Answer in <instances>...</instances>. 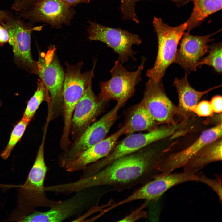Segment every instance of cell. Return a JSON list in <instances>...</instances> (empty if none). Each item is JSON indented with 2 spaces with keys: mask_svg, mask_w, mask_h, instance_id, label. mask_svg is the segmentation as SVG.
Returning <instances> with one entry per match:
<instances>
[{
  "mask_svg": "<svg viewBox=\"0 0 222 222\" xmlns=\"http://www.w3.org/2000/svg\"><path fill=\"white\" fill-rule=\"evenodd\" d=\"M147 146L117 159L89 176L65 183V191L70 194L103 186L118 187L139 183L144 179H153L159 174L156 165L161 156Z\"/></svg>",
  "mask_w": 222,
  "mask_h": 222,
  "instance_id": "6da1fadb",
  "label": "cell"
},
{
  "mask_svg": "<svg viewBox=\"0 0 222 222\" xmlns=\"http://www.w3.org/2000/svg\"><path fill=\"white\" fill-rule=\"evenodd\" d=\"M46 134L44 132L34 164L25 183L18 190L17 207L12 215V220H19L35 211L36 208H51L61 201L52 200L46 193L45 180L48 171L44 157Z\"/></svg>",
  "mask_w": 222,
  "mask_h": 222,
  "instance_id": "7a4b0ae2",
  "label": "cell"
},
{
  "mask_svg": "<svg viewBox=\"0 0 222 222\" xmlns=\"http://www.w3.org/2000/svg\"><path fill=\"white\" fill-rule=\"evenodd\" d=\"M153 25L157 35L158 49L153 66L148 69L146 75L149 78L162 80L169 66L174 62L178 45L187 30L186 22L172 27L164 23L160 18L154 16Z\"/></svg>",
  "mask_w": 222,
  "mask_h": 222,
  "instance_id": "3957f363",
  "label": "cell"
},
{
  "mask_svg": "<svg viewBox=\"0 0 222 222\" xmlns=\"http://www.w3.org/2000/svg\"><path fill=\"white\" fill-rule=\"evenodd\" d=\"M141 59L137 69L132 72L128 71L118 60L115 61L110 71L111 78L100 82L98 97L105 102L114 100L123 105L133 95L136 86L142 80L141 75L146 59L144 57Z\"/></svg>",
  "mask_w": 222,
  "mask_h": 222,
  "instance_id": "277c9868",
  "label": "cell"
},
{
  "mask_svg": "<svg viewBox=\"0 0 222 222\" xmlns=\"http://www.w3.org/2000/svg\"><path fill=\"white\" fill-rule=\"evenodd\" d=\"M63 89L64 125L63 135L68 136L70 131L71 120L75 108L86 90L92 84L94 78L96 63L94 62L92 69L81 72L83 65L82 62L72 65L65 62Z\"/></svg>",
  "mask_w": 222,
  "mask_h": 222,
  "instance_id": "5b68a950",
  "label": "cell"
},
{
  "mask_svg": "<svg viewBox=\"0 0 222 222\" xmlns=\"http://www.w3.org/2000/svg\"><path fill=\"white\" fill-rule=\"evenodd\" d=\"M178 128L176 125H171L167 127L155 128L145 133L128 135L115 145L106 157L91 164L89 166V170L92 173H95L119 158L136 152L173 134Z\"/></svg>",
  "mask_w": 222,
  "mask_h": 222,
  "instance_id": "8992f818",
  "label": "cell"
},
{
  "mask_svg": "<svg viewBox=\"0 0 222 222\" xmlns=\"http://www.w3.org/2000/svg\"><path fill=\"white\" fill-rule=\"evenodd\" d=\"M88 27V39L98 41L106 44L118 56V59L122 64L131 58L135 61L132 46L139 45L142 42L139 36L120 28H115L90 21Z\"/></svg>",
  "mask_w": 222,
  "mask_h": 222,
  "instance_id": "52a82bcc",
  "label": "cell"
},
{
  "mask_svg": "<svg viewBox=\"0 0 222 222\" xmlns=\"http://www.w3.org/2000/svg\"><path fill=\"white\" fill-rule=\"evenodd\" d=\"M92 188H88L76 191L72 197L61 200L49 210L41 212L35 211L23 216L18 221L60 222L80 215L93 206Z\"/></svg>",
  "mask_w": 222,
  "mask_h": 222,
  "instance_id": "ba28073f",
  "label": "cell"
},
{
  "mask_svg": "<svg viewBox=\"0 0 222 222\" xmlns=\"http://www.w3.org/2000/svg\"><path fill=\"white\" fill-rule=\"evenodd\" d=\"M56 48L51 45L46 53H40L37 62V74L48 92L53 113L63 104L65 73L56 56Z\"/></svg>",
  "mask_w": 222,
  "mask_h": 222,
  "instance_id": "9c48e42d",
  "label": "cell"
},
{
  "mask_svg": "<svg viewBox=\"0 0 222 222\" xmlns=\"http://www.w3.org/2000/svg\"><path fill=\"white\" fill-rule=\"evenodd\" d=\"M0 24L8 32L9 43L12 47L15 60L31 73L37 74V62L34 60L31 53V37L33 31H39L43 26L33 27L11 16Z\"/></svg>",
  "mask_w": 222,
  "mask_h": 222,
  "instance_id": "30bf717a",
  "label": "cell"
},
{
  "mask_svg": "<svg viewBox=\"0 0 222 222\" xmlns=\"http://www.w3.org/2000/svg\"><path fill=\"white\" fill-rule=\"evenodd\" d=\"M123 105L117 103L109 112L88 126L72 147L60 156L59 166L64 169L68 163L80 153L105 139L116 120L118 111Z\"/></svg>",
  "mask_w": 222,
  "mask_h": 222,
  "instance_id": "8fae6325",
  "label": "cell"
},
{
  "mask_svg": "<svg viewBox=\"0 0 222 222\" xmlns=\"http://www.w3.org/2000/svg\"><path fill=\"white\" fill-rule=\"evenodd\" d=\"M141 101L156 122L176 125L174 116L180 113L178 107L166 95L162 80L149 78L146 84Z\"/></svg>",
  "mask_w": 222,
  "mask_h": 222,
  "instance_id": "7c38bea8",
  "label": "cell"
},
{
  "mask_svg": "<svg viewBox=\"0 0 222 222\" xmlns=\"http://www.w3.org/2000/svg\"><path fill=\"white\" fill-rule=\"evenodd\" d=\"M197 174V173L183 171L167 175L159 174L127 198L117 202V204L119 206L140 199L156 201L165 192L175 185L188 181L198 182Z\"/></svg>",
  "mask_w": 222,
  "mask_h": 222,
  "instance_id": "4fadbf2b",
  "label": "cell"
},
{
  "mask_svg": "<svg viewBox=\"0 0 222 222\" xmlns=\"http://www.w3.org/2000/svg\"><path fill=\"white\" fill-rule=\"evenodd\" d=\"M75 10L59 0H39L30 10L18 14L32 22L46 23L59 29L70 25Z\"/></svg>",
  "mask_w": 222,
  "mask_h": 222,
  "instance_id": "5bb4252c",
  "label": "cell"
},
{
  "mask_svg": "<svg viewBox=\"0 0 222 222\" xmlns=\"http://www.w3.org/2000/svg\"><path fill=\"white\" fill-rule=\"evenodd\" d=\"M222 123L202 133L191 145L182 150L166 156H162L158 162L156 169L161 175H167L183 167L203 148L221 138Z\"/></svg>",
  "mask_w": 222,
  "mask_h": 222,
  "instance_id": "9a60e30c",
  "label": "cell"
},
{
  "mask_svg": "<svg viewBox=\"0 0 222 222\" xmlns=\"http://www.w3.org/2000/svg\"><path fill=\"white\" fill-rule=\"evenodd\" d=\"M220 30L203 36H194L189 31L185 32L180 40L174 62L184 69L187 75L196 71L201 58L208 52V43L214 40L211 37Z\"/></svg>",
  "mask_w": 222,
  "mask_h": 222,
  "instance_id": "2e32d148",
  "label": "cell"
},
{
  "mask_svg": "<svg viewBox=\"0 0 222 222\" xmlns=\"http://www.w3.org/2000/svg\"><path fill=\"white\" fill-rule=\"evenodd\" d=\"M106 102L96 96L90 85L75 108L70 127L72 134H82L100 113Z\"/></svg>",
  "mask_w": 222,
  "mask_h": 222,
  "instance_id": "e0dca14e",
  "label": "cell"
},
{
  "mask_svg": "<svg viewBox=\"0 0 222 222\" xmlns=\"http://www.w3.org/2000/svg\"><path fill=\"white\" fill-rule=\"evenodd\" d=\"M126 126L125 123L110 136L83 151L68 163L64 169L70 172L82 170L88 165L106 157L116 144L119 138L123 135Z\"/></svg>",
  "mask_w": 222,
  "mask_h": 222,
  "instance_id": "ac0fdd59",
  "label": "cell"
},
{
  "mask_svg": "<svg viewBox=\"0 0 222 222\" xmlns=\"http://www.w3.org/2000/svg\"><path fill=\"white\" fill-rule=\"evenodd\" d=\"M187 75L186 73L185 76L180 79L175 78L173 83L178 95L179 102L177 107L180 114L185 116L191 112V108L197 104L204 95L221 86H215L203 92L198 91L190 85Z\"/></svg>",
  "mask_w": 222,
  "mask_h": 222,
  "instance_id": "d6986e66",
  "label": "cell"
},
{
  "mask_svg": "<svg viewBox=\"0 0 222 222\" xmlns=\"http://www.w3.org/2000/svg\"><path fill=\"white\" fill-rule=\"evenodd\" d=\"M222 160L221 138L206 145L183 167V172L196 173L209 164Z\"/></svg>",
  "mask_w": 222,
  "mask_h": 222,
  "instance_id": "ffe728a7",
  "label": "cell"
},
{
  "mask_svg": "<svg viewBox=\"0 0 222 222\" xmlns=\"http://www.w3.org/2000/svg\"><path fill=\"white\" fill-rule=\"evenodd\" d=\"M156 122L141 101L131 109L125 123L127 126L123 134L129 135L135 132L150 131L154 128Z\"/></svg>",
  "mask_w": 222,
  "mask_h": 222,
  "instance_id": "44dd1931",
  "label": "cell"
},
{
  "mask_svg": "<svg viewBox=\"0 0 222 222\" xmlns=\"http://www.w3.org/2000/svg\"><path fill=\"white\" fill-rule=\"evenodd\" d=\"M193 3L191 15L186 21L187 31L197 27L207 17L222 9V0H187Z\"/></svg>",
  "mask_w": 222,
  "mask_h": 222,
  "instance_id": "7402d4cb",
  "label": "cell"
},
{
  "mask_svg": "<svg viewBox=\"0 0 222 222\" xmlns=\"http://www.w3.org/2000/svg\"><path fill=\"white\" fill-rule=\"evenodd\" d=\"M43 101H47L50 104V98L48 92L40 80L37 82L36 90L28 102L22 118L30 121Z\"/></svg>",
  "mask_w": 222,
  "mask_h": 222,
  "instance_id": "603a6c76",
  "label": "cell"
},
{
  "mask_svg": "<svg viewBox=\"0 0 222 222\" xmlns=\"http://www.w3.org/2000/svg\"><path fill=\"white\" fill-rule=\"evenodd\" d=\"M209 54L206 57L201 59L197 67L204 65L212 67L215 71L220 74L222 72V43H215L209 47Z\"/></svg>",
  "mask_w": 222,
  "mask_h": 222,
  "instance_id": "cb8c5ba5",
  "label": "cell"
},
{
  "mask_svg": "<svg viewBox=\"0 0 222 222\" xmlns=\"http://www.w3.org/2000/svg\"><path fill=\"white\" fill-rule=\"evenodd\" d=\"M29 122L22 118L15 125L11 132L7 146L1 153V156L3 159L6 160L10 156L13 149L23 136Z\"/></svg>",
  "mask_w": 222,
  "mask_h": 222,
  "instance_id": "d4e9b609",
  "label": "cell"
},
{
  "mask_svg": "<svg viewBox=\"0 0 222 222\" xmlns=\"http://www.w3.org/2000/svg\"><path fill=\"white\" fill-rule=\"evenodd\" d=\"M198 182L207 185L211 187L217 195L219 200L222 202V177L221 175H216L214 179L207 177L202 173H197Z\"/></svg>",
  "mask_w": 222,
  "mask_h": 222,
  "instance_id": "484cf974",
  "label": "cell"
},
{
  "mask_svg": "<svg viewBox=\"0 0 222 222\" xmlns=\"http://www.w3.org/2000/svg\"><path fill=\"white\" fill-rule=\"evenodd\" d=\"M121 8L123 17L134 21L139 22L135 11V2L134 0H121Z\"/></svg>",
  "mask_w": 222,
  "mask_h": 222,
  "instance_id": "4316f807",
  "label": "cell"
},
{
  "mask_svg": "<svg viewBox=\"0 0 222 222\" xmlns=\"http://www.w3.org/2000/svg\"><path fill=\"white\" fill-rule=\"evenodd\" d=\"M190 110L200 117H211L214 113L210 101L206 100L198 102Z\"/></svg>",
  "mask_w": 222,
  "mask_h": 222,
  "instance_id": "83f0119b",
  "label": "cell"
},
{
  "mask_svg": "<svg viewBox=\"0 0 222 222\" xmlns=\"http://www.w3.org/2000/svg\"><path fill=\"white\" fill-rule=\"evenodd\" d=\"M148 202L146 201V203L143 204L139 208L134 211L130 215L118 221H135L140 219L146 218V212L142 209H143Z\"/></svg>",
  "mask_w": 222,
  "mask_h": 222,
  "instance_id": "f1b7e54d",
  "label": "cell"
},
{
  "mask_svg": "<svg viewBox=\"0 0 222 222\" xmlns=\"http://www.w3.org/2000/svg\"><path fill=\"white\" fill-rule=\"evenodd\" d=\"M39 0H14L12 6L18 10L26 11L31 9Z\"/></svg>",
  "mask_w": 222,
  "mask_h": 222,
  "instance_id": "f546056e",
  "label": "cell"
},
{
  "mask_svg": "<svg viewBox=\"0 0 222 222\" xmlns=\"http://www.w3.org/2000/svg\"><path fill=\"white\" fill-rule=\"evenodd\" d=\"M222 99L221 96L217 95L212 97L210 101L214 113H221L222 108Z\"/></svg>",
  "mask_w": 222,
  "mask_h": 222,
  "instance_id": "4dcf8cb0",
  "label": "cell"
},
{
  "mask_svg": "<svg viewBox=\"0 0 222 222\" xmlns=\"http://www.w3.org/2000/svg\"><path fill=\"white\" fill-rule=\"evenodd\" d=\"M9 36L6 30L0 24V45L2 46L5 43L9 42Z\"/></svg>",
  "mask_w": 222,
  "mask_h": 222,
  "instance_id": "1f68e13d",
  "label": "cell"
},
{
  "mask_svg": "<svg viewBox=\"0 0 222 222\" xmlns=\"http://www.w3.org/2000/svg\"><path fill=\"white\" fill-rule=\"evenodd\" d=\"M70 6H74L81 3H88L90 0H59Z\"/></svg>",
  "mask_w": 222,
  "mask_h": 222,
  "instance_id": "d6a6232c",
  "label": "cell"
},
{
  "mask_svg": "<svg viewBox=\"0 0 222 222\" xmlns=\"http://www.w3.org/2000/svg\"><path fill=\"white\" fill-rule=\"evenodd\" d=\"M11 16L8 12L0 10V23L8 20Z\"/></svg>",
  "mask_w": 222,
  "mask_h": 222,
  "instance_id": "836d02e7",
  "label": "cell"
},
{
  "mask_svg": "<svg viewBox=\"0 0 222 222\" xmlns=\"http://www.w3.org/2000/svg\"><path fill=\"white\" fill-rule=\"evenodd\" d=\"M142 0H134V2H136ZM174 2L178 7H180L185 5L189 2L187 0H169Z\"/></svg>",
  "mask_w": 222,
  "mask_h": 222,
  "instance_id": "e575fe53",
  "label": "cell"
}]
</instances>
